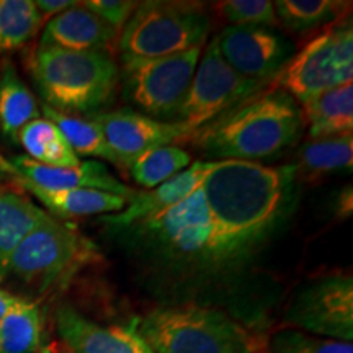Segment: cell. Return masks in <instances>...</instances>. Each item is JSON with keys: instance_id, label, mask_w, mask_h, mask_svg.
<instances>
[{"instance_id": "obj_1", "label": "cell", "mask_w": 353, "mask_h": 353, "mask_svg": "<svg viewBox=\"0 0 353 353\" xmlns=\"http://www.w3.org/2000/svg\"><path fill=\"white\" fill-rule=\"evenodd\" d=\"M294 165L214 161L201 183L210 221L203 275L244 268L280 232L296 205Z\"/></svg>"}, {"instance_id": "obj_2", "label": "cell", "mask_w": 353, "mask_h": 353, "mask_svg": "<svg viewBox=\"0 0 353 353\" xmlns=\"http://www.w3.org/2000/svg\"><path fill=\"white\" fill-rule=\"evenodd\" d=\"M299 103L283 88H262L193 132V144L216 161H270L293 148L304 131Z\"/></svg>"}, {"instance_id": "obj_3", "label": "cell", "mask_w": 353, "mask_h": 353, "mask_svg": "<svg viewBox=\"0 0 353 353\" xmlns=\"http://www.w3.org/2000/svg\"><path fill=\"white\" fill-rule=\"evenodd\" d=\"M43 103L68 114L100 113L120 83V69L107 51H65L38 46L30 61Z\"/></svg>"}, {"instance_id": "obj_4", "label": "cell", "mask_w": 353, "mask_h": 353, "mask_svg": "<svg viewBox=\"0 0 353 353\" xmlns=\"http://www.w3.org/2000/svg\"><path fill=\"white\" fill-rule=\"evenodd\" d=\"M138 334L154 353H267L262 334L228 312L195 306L157 307L139 322Z\"/></svg>"}, {"instance_id": "obj_5", "label": "cell", "mask_w": 353, "mask_h": 353, "mask_svg": "<svg viewBox=\"0 0 353 353\" xmlns=\"http://www.w3.org/2000/svg\"><path fill=\"white\" fill-rule=\"evenodd\" d=\"M97 259L99 249L94 242L69 221L46 213L15 249L7 278H17L26 288L43 294L69 283Z\"/></svg>"}, {"instance_id": "obj_6", "label": "cell", "mask_w": 353, "mask_h": 353, "mask_svg": "<svg viewBox=\"0 0 353 353\" xmlns=\"http://www.w3.org/2000/svg\"><path fill=\"white\" fill-rule=\"evenodd\" d=\"M211 21L200 6L182 2H144L123 26L118 38L121 61L156 59L203 46Z\"/></svg>"}, {"instance_id": "obj_7", "label": "cell", "mask_w": 353, "mask_h": 353, "mask_svg": "<svg viewBox=\"0 0 353 353\" xmlns=\"http://www.w3.org/2000/svg\"><path fill=\"white\" fill-rule=\"evenodd\" d=\"M203 46L156 59L123 61V95L144 114L174 123L187 95Z\"/></svg>"}, {"instance_id": "obj_8", "label": "cell", "mask_w": 353, "mask_h": 353, "mask_svg": "<svg viewBox=\"0 0 353 353\" xmlns=\"http://www.w3.org/2000/svg\"><path fill=\"white\" fill-rule=\"evenodd\" d=\"M352 77L353 30L348 20L319 34L291 57L275 82L301 107L322 92L352 82Z\"/></svg>"}, {"instance_id": "obj_9", "label": "cell", "mask_w": 353, "mask_h": 353, "mask_svg": "<svg viewBox=\"0 0 353 353\" xmlns=\"http://www.w3.org/2000/svg\"><path fill=\"white\" fill-rule=\"evenodd\" d=\"M265 85L268 83L237 74L223 59L214 37L198 61L188 92L174 123L193 134L226 113L229 108L257 94Z\"/></svg>"}, {"instance_id": "obj_10", "label": "cell", "mask_w": 353, "mask_h": 353, "mask_svg": "<svg viewBox=\"0 0 353 353\" xmlns=\"http://www.w3.org/2000/svg\"><path fill=\"white\" fill-rule=\"evenodd\" d=\"M286 324L319 337L352 342V276L329 275L303 286L286 312Z\"/></svg>"}, {"instance_id": "obj_11", "label": "cell", "mask_w": 353, "mask_h": 353, "mask_svg": "<svg viewBox=\"0 0 353 353\" xmlns=\"http://www.w3.org/2000/svg\"><path fill=\"white\" fill-rule=\"evenodd\" d=\"M223 59L247 79L268 83L293 57L294 44L272 28L226 26L216 37Z\"/></svg>"}, {"instance_id": "obj_12", "label": "cell", "mask_w": 353, "mask_h": 353, "mask_svg": "<svg viewBox=\"0 0 353 353\" xmlns=\"http://www.w3.org/2000/svg\"><path fill=\"white\" fill-rule=\"evenodd\" d=\"M100 128L108 148L117 157L118 165H130L151 149L183 143L192 138L188 131L175 123L157 121L148 114L132 110H114L88 114Z\"/></svg>"}, {"instance_id": "obj_13", "label": "cell", "mask_w": 353, "mask_h": 353, "mask_svg": "<svg viewBox=\"0 0 353 353\" xmlns=\"http://www.w3.org/2000/svg\"><path fill=\"white\" fill-rule=\"evenodd\" d=\"M0 175H17L44 190L90 188L113 193L128 201L138 192L114 176L99 161H81L74 167H51L32 161L26 156L6 157L0 154Z\"/></svg>"}, {"instance_id": "obj_14", "label": "cell", "mask_w": 353, "mask_h": 353, "mask_svg": "<svg viewBox=\"0 0 353 353\" xmlns=\"http://www.w3.org/2000/svg\"><path fill=\"white\" fill-rule=\"evenodd\" d=\"M56 327L69 353H154L138 330L100 325L68 304L57 309Z\"/></svg>"}, {"instance_id": "obj_15", "label": "cell", "mask_w": 353, "mask_h": 353, "mask_svg": "<svg viewBox=\"0 0 353 353\" xmlns=\"http://www.w3.org/2000/svg\"><path fill=\"white\" fill-rule=\"evenodd\" d=\"M214 167V161H196L190 167L176 174L175 176L161 183L149 192L136 193L121 211L113 214L101 216L100 221L107 226L108 231L125 229L131 224L161 213L170 206L179 205L185 198L192 195L203 183L206 175Z\"/></svg>"}, {"instance_id": "obj_16", "label": "cell", "mask_w": 353, "mask_h": 353, "mask_svg": "<svg viewBox=\"0 0 353 353\" xmlns=\"http://www.w3.org/2000/svg\"><path fill=\"white\" fill-rule=\"evenodd\" d=\"M117 32L77 2L44 25L39 46L65 51H105Z\"/></svg>"}, {"instance_id": "obj_17", "label": "cell", "mask_w": 353, "mask_h": 353, "mask_svg": "<svg viewBox=\"0 0 353 353\" xmlns=\"http://www.w3.org/2000/svg\"><path fill=\"white\" fill-rule=\"evenodd\" d=\"M10 182L30 193L46 208L50 214L59 219L81 218V216L94 214H113L121 211L126 206L128 200L123 196L113 195V193L99 192L90 188H76V190H44L37 185L26 182L25 179L17 175H3Z\"/></svg>"}, {"instance_id": "obj_18", "label": "cell", "mask_w": 353, "mask_h": 353, "mask_svg": "<svg viewBox=\"0 0 353 353\" xmlns=\"http://www.w3.org/2000/svg\"><path fill=\"white\" fill-rule=\"evenodd\" d=\"M46 213L23 190L0 183V281L7 278L8 263L21 239Z\"/></svg>"}, {"instance_id": "obj_19", "label": "cell", "mask_w": 353, "mask_h": 353, "mask_svg": "<svg viewBox=\"0 0 353 353\" xmlns=\"http://www.w3.org/2000/svg\"><path fill=\"white\" fill-rule=\"evenodd\" d=\"M304 123L309 125L311 139L352 134L353 85L352 82L334 87L312 97L301 105Z\"/></svg>"}, {"instance_id": "obj_20", "label": "cell", "mask_w": 353, "mask_h": 353, "mask_svg": "<svg viewBox=\"0 0 353 353\" xmlns=\"http://www.w3.org/2000/svg\"><path fill=\"white\" fill-rule=\"evenodd\" d=\"M41 114L28 85L21 81L15 65L7 61L0 70V130L8 139L17 141L21 128Z\"/></svg>"}, {"instance_id": "obj_21", "label": "cell", "mask_w": 353, "mask_h": 353, "mask_svg": "<svg viewBox=\"0 0 353 353\" xmlns=\"http://www.w3.org/2000/svg\"><path fill=\"white\" fill-rule=\"evenodd\" d=\"M43 316L37 301L17 296L0 322V353H37L41 348Z\"/></svg>"}, {"instance_id": "obj_22", "label": "cell", "mask_w": 353, "mask_h": 353, "mask_svg": "<svg viewBox=\"0 0 353 353\" xmlns=\"http://www.w3.org/2000/svg\"><path fill=\"white\" fill-rule=\"evenodd\" d=\"M17 141L23 148L26 157L38 164L51 167H74L81 164V157L72 151L59 128L44 117H39L21 128Z\"/></svg>"}, {"instance_id": "obj_23", "label": "cell", "mask_w": 353, "mask_h": 353, "mask_svg": "<svg viewBox=\"0 0 353 353\" xmlns=\"http://www.w3.org/2000/svg\"><path fill=\"white\" fill-rule=\"evenodd\" d=\"M298 176H322L335 172L352 170L353 134L311 139L299 148Z\"/></svg>"}, {"instance_id": "obj_24", "label": "cell", "mask_w": 353, "mask_h": 353, "mask_svg": "<svg viewBox=\"0 0 353 353\" xmlns=\"http://www.w3.org/2000/svg\"><path fill=\"white\" fill-rule=\"evenodd\" d=\"M39 110L43 112V117L54 123L63 132V136L68 141L72 151L77 154L79 157H95L103 159V161L112 162V164L118 165L117 157L108 148L107 141H105L103 134H101L100 128L95 125L90 118L76 117V114L61 113L57 110L48 107V105L41 103Z\"/></svg>"}, {"instance_id": "obj_25", "label": "cell", "mask_w": 353, "mask_h": 353, "mask_svg": "<svg viewBox=\"0 0 353 353\" xmlns=\"http://www.w3.org/2000/svg\"><path fill=\"white\" fill-rule=\"evenodd\" d=\"M192 156L176 144L161 145L144 152L130 165V174L143 188H156L190 167Z\"/></svg>"}, {"instance_id": "obj_26", "label": "cell", "mask_w": 353, "mask_h": 353, "mask_svg": "<svg viewBox=\"0 0 353 353\" xmlns=\"http://www.w3.org/2000/svg\"><path fill=\"white\" fill-rule=\"evenodd\" d=\"M43 26L33 0H0V52L23 48Z\"/></svg>"}, {"instance_id": "obj_27", "label": "cell", "mask_w": 353, "mask_h": 353, "mask_svg": "<svg viewBox=\"0 0 353 353\" xmlns=\"http://www.w3.org/2000/svg\"><path fill=\"white\" fill-rule=\"evenodd\" d=\"M278 25L294 33L327 25L345 12L347 3L337 0H278L273 2Z\"/></svg>"}, {"instance_id": "obj_28", "label": "cell", "mask_w": 353, "mask_h": 353, "mask_svg": "<svg viewBox=\"0 0 353 353\" xmlns=\"http://www.w3.org/2000/svg\"><path fill=\"white\" fill-rule=\"evenodd\" d=\"M270 353H353L352 342L319 337L298 329H281L268 341Z\"/></svg>"}, {"instance_id": "obj_29", "label": "cell", "mask_w": 353, "mask_h": 353, "mask_svg": "<svg viewBox=\"0 0 353 353\" xmlns=\"http://www.w3.org/2000/svg\"><path fill=\"white\" fill-rule=\"evenodd\" d=\"M216 10L231 26H280L270 0H224L216 3Z\"/></svg>"}, {"instance_id": "obj_30", "label": "cell", "mask_w": 353, "mask_h": 353, "mask_svg": "<svg viewBox=\"0 0 353 353\" xmlns=\"http://www.w3.org/2000/svg\"><path fill=\"white\" fill-rule=\"evenodd\" d=\"M82 6L108 26H112L114 32L120 33L138 3L130 2V0H87V2H82Z\"/></svg>"}, {"instance_id": "obj_31", "label": "cell", "mask_w": 353, "mask_h": 353, "mask_svg": "<svg viewBox=\"0 0 353 353\" xmlns=\"http://www.w3.org/2000/svg\"><path fill=\"white\" fill-rule=\"evenodd\" d=\"M77 2H72V0H37L34 6H37L39 17H41L43 25L48 23L51 19H54L56 15L68 10L72 6H76Z\"/></svg>"}, {"instance_id": "obj_32", "label": "cell", "mask_w": 353, "mask_h": 353, "mask_svg": "<svg viewBox=\"0 0 353 353\" xmlns=\"http://www.w3.org/2000/svg\"><path fill=\"white\" fill-rule=\"evenodd\" d=\"M339 214L343 218H348L352 214V187L348 185L347 188H343L342 195L339 196V205H337Z\"/></svg>"}, {"instance_id": "obj_33", "label": "cell", "mask_w": 353, "mask_h": 353, "mask_svg": "<svg viewBox=\"0 0 353 353\" xmlns=\"http://www.w3.org/2000/svg\"><path fill=\"white\" fill-rule=\"evenodd\" d=\"M17 294H12L10 291L0 288V322H2L3 316L7 314V311L10 309V306L15 301Z\"/></svg>"}, {"instance_id": "obj_34", "label": "cell", "mask_w": 353, "mask_h": 353, "mask_svg": "<svg viewBox=\"0 0 353 353\" xmlns=\"http://www.w3.org/2000/svg\"><path fill=\"white\" fill-rule=\"evenodd\" d=\"M37 353H56V352L52 350L51 347H41V348H39V350H38Z\"/></svg>"}, {"instance_id": "obj_35", "label": "cell", "mask_w": 353, "mask_h": 353, "mask_svg": "<svg viewBox=\"0 0 353 353\" xmlns=\"http://www.w3.org/2000/svg\"><path fill=\"white\" fill-rule=\"evenodd\" d=\"M267 353H268V352H267Z\"/></svg>"}]
</instances>
